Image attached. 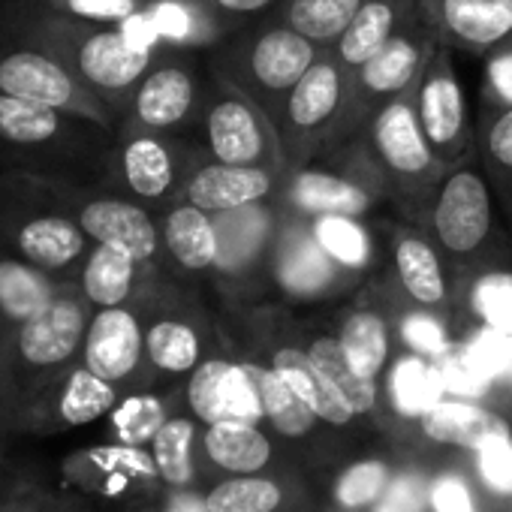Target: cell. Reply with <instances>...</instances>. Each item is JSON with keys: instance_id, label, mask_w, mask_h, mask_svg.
<instances>
[{"instance_id": "54", "label": "cell", "mask_w": 512, "mask_h": 512, "mask_svg": "<svg viewBox=\"0 0 512 512\" xmlns=\"http://www.w3.org/2000/svg\"><path fill=\"white\" fill-rule=\"evenodd\" d=\"M440 380H443V389H452V392H461V395H479L485 389V377H479L464 359H449L440 371Z\"/></svg>"}, {"instance_id": "57", "label": "cell", "mask_w": 512, "mask_h": 512, "mask_svg": "<svg viewBox=\"0 0 512 512\" xmlns=\"http://www.w3.org/2000/svg\"><path fill=\"white\" fill-rule=\"evenodd\" d=\"M0 473H4V467H0ZM0 500H4V497H0Z\"/></svg>"}, {"instance_id": "50", "label": "cell", "mask_w": 512, "mask_h": 512, "mask_svg": "<svg viewBox=\"0 0 512 512\" xmlns=\"http://www.w3.org/2000/svg\"><path fill=\"white\" fill-rule=\"evenodd\" d=\"M199 4L229 37L232 31H238L244 25H253V22L272 16L281 7V0H199Z\"/></svg>"}, {"instance_id": "2", "label": "cell", "mask_w": 512, "mask_h": 512, "mask_svg": "<svg viewBox=\"0 0 512 512\" xmlns=\"http://www.w3.org/2000/svg\"><path fill=\"white\" fill-rule=\"evenodd\" d=\"M91 314V302L73 284L49 311L0 338V431H16L43 386L79 362Z\"/></svg>"}, {"instance_id": "13", "label": "cell", "mask_w": 512, "mask_h": 512, "mask_svg": "<svg viewBox=\"0 0 512 512\" xmlns=\"http://www.w3.org/2000/svg\"><path fill=\"white\" fill-rule=\"evenodd\" d=\"M190 52L196 49H181L169 43L160 46V55L127 100L121 127L154 133H181L187 127H196L208 91L199 82Z\"/></svg>"}, {"instance_id": "19", "label": "cell", "mask_w": 512, "mask_h": 512, "mask_svg": "<svg viewBox=\"0 0 512 512\" xmlns=\"http://www.w3.org/2000/svg\"><path fill=\"white\" fill-rule=\"evenodd\" d=\"M386 275L392 287L419 308L443 314L452 305V284L458 275L425 223L404 217L392 226Z\"/></svg>"}, {"instance_id": "12", "label": "cell", "mask_w": 512, "mask_h": 512, "mask_svg": "<svg viewBox=\"0 0 512 512\" xmlns=\"http://www.w3.org/2000/svg\"><path fill=\"white\" fill-rule=\"evenodd\" d=\"M202 133V148L211 160L232 166H269L284 169L281 145L272 118L232 88L223 79H211V91L205 94L202 115L196 121Z\"/></svg>"}, {"instance_id": "44", "label": "cell", "mask_w": 512, "mask_h": 512, "mask_svg": "<svg viewBox=\"0 0 512 512\" xmlns=\"http://www.w3.org/2000/svg\"><path fill=\"white\" fill-rule=\"evenodd\" d=\"M22 7H37L82 22L130 25L151 7V0H22Z\"/></svg>"}, {"instance_id": "42", "label": "cell", "mask_w": 512, "mask_h": 512, "mask_svg": "<svg viewBox=\"0 0 512 512\" xmlns=\"http://www.w3.org/2000/svg\"><path fill=\"white\" fill-rule=\"evenodd\" d=\"M389 392L404 416H422L437 401H443V380L422 356H404L395 362L389 377Z\"/></svg>"}, {"instance_id": "48", "label": "cell", "mask_w": 512, "mask_h": 512, "mask_svg": "<svg viewBox=\"0 0 512 512\" xmlns=\"http://www.w3.org/2000/svg\"><path fill=\"white\" fill-rule=\"evenodd\" d=\"M461 359L485 380L512 374V338L497 329H485L467 344Z\"/></svg>"}, {"instance_id": "30", "label": "cell", "mask_w": 512, "mask_h": 512, "mask_svg": "<svg viewBox=\"0 0 512 512\" xmlns=\"http://www.w3.org/2000/svg\"><path fill=\"white\" fill-rule=\"evenodd\" d=\"M64 476L100 497H118L130 485L157 479V464L151 449L127 446V443H103L85 452H76L64 461Z\"/></svg>"}, {"instance_id": "34", "label": "cell", "mask_w": 512, "mask_h": 512, "mask_svg": "<svg viewBox=\"0 0 512 512\" xmlns=\"http://www.w3.org/2000/svg\"><path fill=\"white\" fill-rule=\"evenodd\" d=\"M422 428L437 443H455L470 449L482 446L497 434H509L500 416L467 401H437L431 410L422 413Z\"/></svg>"}, {"instance_id": "3", "label": "cell", "mask_w": 512, "mask_h": 512, "mask_svg": "<svg viewBox=\"0 0 512 512\" xmlns=\"http://www.w3.org/2000/svg\"><path fill=\"white\" fill-rule=\"evenodd\" d=\"M323 52L326 49L305 34L275 16H266L223 37L214 49H208V58L211 76L238 88L275 124L287 97Z\"/></svg>"}, {"instance_id": "36", "label": "cell", "mask_w": 512, "mask_h": 512, "mask_svg": "<svg viewBox=\"0 0 512 512\" xmlns=\"http://www.w3.org/2000/svg\"><path fill=\"white\" fill-rule=\"evenodd\" d=\"M476 148L485 163V178L491 193L500 196L503 208L512 217V109L482 106Z\"/></svg>"}, {"instance_id": "7", "label": "cell", "mask_w": 512, "mask_h": 512, "mask_svg": "<svg viewBox=\"0 0 512 512\" xmlns=\"http://www.w3.org/2000/svg\"><path fill=\"white\" fill-rule=\"evenodd\" d=\"M350 85L353 73L329 49L299 79L275 121L284 172L308 166L332 151L350 103Z\"/></svg>"}, {"instance_id": "22", "label": "cell", "mask_w": 512, "mask_h": 512, "mask_svg": "<svg viewBox=\"0 0 512 512\" xmlns=\"http://www.w3.org/2000/svg\"><path fill=\"white\" fill-rule=\"evenodd\" d=\"M278 208L284 214L314 220L326 214H359L368 217L377 202H383L377 193H371L362 181H356L350 172L338 166L308 163L299 169L284 172L278 196Z\"/></svg>"}, {"instance_id": "24", "label": "cell", "mask_w": 512, "mask_h": 512, "mask_svg": "<svg viewBox=\"0 0 512 512\" xmlns=\"http://www.w3.org/2000/svg\"><path fill=\"white\" fill-rule=\"evenodd\" d=\"M419 7L452 52L482 58L512 34V0H419Z\"/></svg>"}, {"instance_id": "11", "label": "cell", "mask_w": 512, "mask_h": 512, "mask_svg": "<svg viewBox=\"0 0 512 512\" xmlns=\"http://www.w3.org/2000/svg\"><path fill=\"white\" fill-rule=\"evenodd\" d=\"M0 94L58 106L103 127L106 133H118L121 127V115L109 103L88 91L55 55L25 37L0 40Z\"/></svg>"}, {"instance_id": "21", "label": "cell", "mask_w": 512, "mask_h": 512, "mask_svg": "<svg viewBox=\"0 0 512 512\" xmlns=\"http://www.w3.org/2000/svg\"><path fill=\"white\" fill-rule=\"evenodd\" d=\"M187 407L190 413L205 422H250L256 425L266 419L260 389L253 383V374L247 368V359H229V356H208L187 374Z\"/></svg>"}, {"instance_id": "40", "label": "cell", "mask_w": 512, "mask_h": 512, "mask_svg": "<svg viewBox=\"0 0 512 512\" xmlns=\"http://www.w3.org/2000/svg\"><path fill=\"white\" fill-rule=\"evenodd\" d=\"M106 419H109V434L115 443L151 446V440L169 419V410H166V398L154 392L127 389Z\"/></svg>"}, {"instance_id": "9", "label": "cell", "mask_w": 512, "mask_h": 512, "mask_svg": "<svg viewBox=\"0 0 512 512\" xmlns=\"http://www.w3.org/2000/svg\"><path fill=\"white\" fill-rule=\"evenodd\" d=\"M202 157L205 148L184 142L178 133L121 127L112 154V175L118 193L151 211H163L181 199V190Z\"/></svg>"}, {"instance_id": "49", "label": "cell", "mask_w": 512, "mask_h": 512, "mask_svg": "<svg viewBox=\"0 0 512 512\" xmlns=\"http://www.w3.org/2000/svg\"><path fill=\"white\" fill-rule=\"evenodd\" d=\"M386 485H389V470H386V464H380V461H362V464L350 467V470L341 476L335 494H338L341 506L356 509V506H365V503L380 500V494L386 491Z\"/></svg>"}, {"instance_id": "52", "label": "cell", "mask_w": 512, "mask_h": 512, "mask_svg": "<svg viewBox=\"0 0 512 512\" xmlns=\"http://www.w3.org/2000/svg\"><path fill=\"white\" fill-rule=\"evenodd\" d=\"M425 509V485L419 476H398L386 485L374 512H422Z\"/></svg>"}, {"instance_id": "20", "label": "cell", "mask_w": 512, "mask_h": 512, "mask_svg": "<svg viewBox=\"0 0 512 512\" xmlns=\"http://www.w3.org/2000/svg\"><path fill=\"white\" fill-rule=\"evenodd\" d=\"M79 362L124 392L148 380L151 368L145 353V320L139 302L94 308Z\"/></svg>"}, {"instance_id": "29", "label": "cell", "mask_w": 512, "mask_h": 512, "mask_svg": "<svg viewBox=\"0 0 512 512\" xmlns=\"http://www.w3.org/2000/svg\"><path fill=\"white\" fill-rule=\"evenodd\" d=\"M157 272L163 269L142 263L136 253L121 244H94L79 266L76 284L91 308H115L139 302Z\"/></svg>"}, {"instance_id": "27", "label": "cell", "mask_w": 512, "mask_h": 512, "mask_svg": "<svg viewBox=\"0 0 512 512\" xmlns=\"http://www.w3.org/2000/svg\"><path fill=\"white\" fill-rule=\"evenodd\" d=\"M76 281L58 278L0 241V338L49 311Z\"/></svg>"}, {"instance_id": "47", "label": "cell", "mask_w": 512, "mask_h": 512, "mask_svg": "<svg viewBox=\"0 0 512 512\" xmlns=\"http://www.w3.org/2000/svg\"><path fill=\"white\" fill-rule=\"evenodd\" d=\"M479 100L491 109H512V34L482 55Z\"/></svg>"}, {"instance_id": "55", "label": "cell", "mask_w": 512, "mask_h": 512, "mask_svg": "<svg viewBox=\"0 0 512 512\" xmlns=\"http://www.w3.org/2000/svg\"><path fill=\"white\" fill-rule=\"evenodd\" d=\"M0 512H64V506H58L49 494H31L0 500Z\"/></svg>"}, {"instance_id": "41", "label": "cell", "mask_w": 512, "mask_h": 512, "mask_svg": "<svg viewBox=\"0 0 512 512\" xmlns=\"http://www.w3.org/2000/svg\"><path fill=\"white\" fill-rule=\"evenodd\" d=\"M458 284H467L476 317L488 329H497L512 338V272L494 263L464 275Z\"/></svg>"}, {"instance_id": "33", "label": "cell", "mask_w": 512, "mask_h": 512, "mask_svg": "<svg viewBox=\"0 0 512 512\" xmlns=\"http://www.w3.org/2000/svg\"><path fill=\"white\" fill-rule=\"evenodd\" d=\"M296 392L299 398L317 413V419L329 425H350L356 416L353 407L344 401V395L335 389V383L323 374V368L308 356L305 344H272V362H269Z\"/></svg>"}, {"instance_id": "46", "label": "cell", "mask_w": 512, "mask_h": 512, "mask_svg": "<svg viewBox=\"0 0 512 512\" xmlns=\"http://www.w3.org/2000/svg\"><path fill=\"white\" fill-rule=\"evenodd\" d=\"M395 326H398L401 341L413 353L428 356V359H443L449 353V335H446V326L437 311H428V308H419L410 302V308L401 314V320Z\"/></svg>"}, {"instance_id": "6", "label": "cell", "mask_w": 512, "mask_h": 512, "mask_svg": "<svg viewBox=\"0 0 512 512\" xmlns=\"http://www.w3.org/2000/svg\"><path fill=\"white\" fill-rule=\"evenodd\" d=\"M491 184L473 160L452 166L428 208L425 226L443 247L458 281L470 272L500 263L497 226L491 211Z\"/></svg>"}, {"instance_id": "28", "label": "cell", "mask_w": 512, "mask_h": 512, "mask_svg": "<svg viewBox=\"0 0 512 512\" xmlns=\"http://www.w3.org/2000/svg\"><path fill=\"white\" fill-rule=\"evenodd\" d=\"M380 299H383L380 275H371L362 296L341 311L338 332H335L350 365L368 380H377L383 374L392 353V335L398 332V326L380 308Z\"/></svg>"}, {"instance_id": "45", "label": "cell", "mask_w": 512, "mask_h": 512, "mask_svg": "<svg viewBox=\"0 0 512 512\" xmlns=\"http://www.w3.org/2000/svg\"><path fill=\"white\" fill-rule=\"evenodd\" d=\"M281 503V491L269 479H226L208 491L205 506L211 512H272Z\"/></svg>"}, {"instance_id": "43", "label": "cell", "mask_w": 512, "mask_h": 512, "mask_svg": "<svg viewBox=\"0 0 512 512\" xmlns=\"http://www.w3.org/2000/svg\"><path fill=\"white\" fill-rule=\"evenodd\" d=\"M193 440H196V422L187 416H169L157 437L151 440V455L157 464V473L169 485H187L193 479Z\"/></svg>"}, {"instance_id": "23", "label": "cell", "mask_w": 512, "mask_h": 512, "mask_svg": "<svg viewBox=\"0 0 512 512\" xmlns=\"http://www.w3.org/2000/svg\"><path fill=\"white\" fill-rule=\"evenodd\" d=\"M163 272L175 281H211L217 266V223L214 214L193 202H172L157 211Z\"/></svg>"}, {"instance_id": "25", "label": "cell", "mask_w": 512, "mask_h": 512, "mask_svg": "<svg viewBox=\"0 0 512 512\" xmlns=\"http://www.w3.org/2000/svg\"><path fill=\"white\" fill-rule=\"evenodd\" d=\"M284 169H269V166H232V163H220L211 160L208 154L196 163V169L190 172L181 199L193 202L211 214L220 211H232L241 205H253V202H269L278 196ZM178 199V202H181Z\"/></svg>"}, {"instance_id": "16", "label": "cell", "mask_w": 512, "mask_h": 512, "mask_svg": "<svg viewBox=\"0 0 512 512\" xmlns=\"http://www.w3.org/2000/svg\"><path fill=\"white\" fill-rule=\"evenodd\" d=\"M452 55L455 52L440 43L413 91L422 133L446 166H458L476 154V130L467 115V97L458 82Z\"/></svg>"}, {"instance_id": "35", "label": "cell", "mask_w": 512, "mask_h": 512, "mask_svg": "<svg viewBox=\"0 0 512 512\" xmlns=\"http://www.w3.org/2000/svg\"><path fill=\"white\" fill-rule=\"evenodd\" d=\"M365 4L368 0H281V7L272 16L317 46L329 49Z\"/></svg>"}, {"instance_id": "32", "label": "cell", "mask_w": 512, "mask_h": 512, "mask_svg": "<svg viewBox=\"0 0 512 512\" xmlns=\"http://www.w3.org/2000/svg\"><path fill=\"white\" fill-rule=\"evenodd\" d=\"M308 223H311V232L320 241V247L344 272H350L359 281H368L371 275H377V269L383 263V244L368 217L326 214V217H314Z\"/></svg>"}, {"instance_id": "53", "label": "cell", "mask_w": 512, "mask_h": 512, "mask_svg": "<svg viewBox=\"0 0 512 512\" xmlns=\"http://www.w3.org/2000/svg\"><path fill=\"white\" fill-rule=\"evenodd\" d=\"M431 506H434V512H476L473 497H470L464 479H458V476H440L431 485Z\"/></svg>"}, {"instance_id": "37", "label": "cell", "mask_w": 512, "mask_h": 512, "mask_svg": "<svg viewBox=\"0 0 512 512\" xmlns=\"http://www.w3.org/2000/svg\"><path fill=\"white\" fill-rule=\"evenodd\" d=\"M305 350L323 368V374L335 383V389L344 395V401L353 407L356 416L359 413H368L374 407V401H377V380L362 377L350 365V359H347L338 335H329V332H320V329H308Z\"/></svg>"}, {"instance_id": "14", "label": "cell", "mask_w": 512, "mask_h": 512, "mask_svg": "<svg viewBox=\"0 0 512 512\" xmlns=\"http://www.w3.org/2000/svg\"><path fill=\"white\" fill-rule=\"evenodd\" d=\"M217 223V266L211 281L229 296H253L272 287V250L281 226L275 199L253 202L214 214Z\"/></svg>"}, {"instance_id": "10", "label": "cell", "mask_w": 512, "mask_h": 512, "mask_svg": "<svg viewBox=\"0 0 512 512\" xmlns=\"http://www.w3.org/2000/svg\"><path fill=\"white\" fill-rule=\"evenodd\" d=\"M37 175L43 187L76 217V223L88 232L94 244H121L130 253H136L142 263L163 269L157 211L145 208L142 202L118 190H94L46 172Z\"/></svg>"}, {"instance_id": "51", "label": "cell", "mask_w": 512, "mask_h": 512, "mask_svg": "<svg viewBox=\"0 0 512 512\" xmlns=\"http://www.w3.org/2000/svg\"><path fill=\"white\" fill-rule=\"evenodd\" d=\"M476 464L488 488L500 494H512V437L497 434L476 446Z\"/></svg>"}, {"instance_id": "26", "label": "cell", "mask_w": 512, "mask_h": 512, "mask_svg": "<svg viewBox=\"0 0 512 512\" xmlns=\"http://www.w3.org/2000/svg\"><path fill=\"white\" fill-rule=\"evenodd\" d=\"M91 127L97 124L73 112H64L58 106L0 94V142H7L19 151L40 154V151L76 148Z\"/></svg>"}, {"instance_id": "5", "label": "cell", "mask_w": 512, "mask_h": 512, "mask_svg": "<svg viewBox=\"0 0 512 512\" xmlns=\"http://www.w3.org/2000/svg\"><path fill=\"white\" fill-rule=\"evenodd\" d=\"M413 91L386 103L359 136L383 178L386 199L395 202L407 220L425 223L428 208L452 166H446L428 145L416 118Z\"/></svg>"}, {"instance_id": "31", "label": "cell", "mask_w": 512, "mask_h": 512, "mask_svg": "<svg viewBox=\"0 0 512 512\" xmlns=\"http://www.w3.org/2000/svg\"><path fill=\"white\" fill-rule=\"evenodd\" d=\"M422 16L419 0H368L329 52L353 73L374 58L401 28Z\"/></svg>"}, {"instance_id": "17", "label": "cell", "mask_w": 512, "mask_h": 512, "mask_svg": "<svg viewBox=\"0 0 512 512\" xmlns=\"http://www.w3.org/2000/svg\"><path fill=\"white\" fill-rule=\"evenodd\" d=\"M362 281L344 272L320 247L311 223L281 211L272 250V287L287 302H326L356 290Z\"/></svg>"}, {"instance_id": "18", "label": "cell", "mask_w": 512, "mask_h": 512, "mask_svg": "<svg viewBox=\"0 0 512 512\" xmlns=\"http://www.w3.org/2000/svg\"><path fill=\"white\" fill-rule=\"evenodd\" d=\"M124 389L97 377L88 365L76 362L61 371L43 392L25 407L16 422V434H58L91 425L112 413Z\"/></svg>"}, {"instance_id": "38", "label": "cell", "mask_w": 512, "mask_h": 512, "mask_svg": "<svg viewBox=\"0 0 512 512\" xmlns=\"http://www.w3.org/2000/svg\"><path fill=\"white\" fill-rule=\"evenodd\" d=\"M205 452L214 464L238 473L260 470L272 458L269 437L250 422H214L205 431Z\"/></svg>"}, {"instance_id": "15", "label": "cell", "mask_w": 512, "mask_h": 512, "mask_svg": "<svg viewBox=\"0 0 512 512\" xmlns=\"http://www.w3.org/2000/svg\"><path fill=\"white\" fill-rule=\"evenodd\" d=\"M145 320V353L151 374H190L205 359V317L199 305L175 287V278L157 272L139 296Z\"/></svg>"}, {"instance_id": "56", "label": "cell", "mask_w": 512, "mask_h": 512, "mask_svg": "<svg viewBox=\"0 0 512 512\" xmlns=\"http://www.w3.org/2000/svg\"><path fill=\"white\" fill-rule=\"evenodd\" d=\"M169 512H211V509L205 506V500H199L193 494H175L169 500Z\"/></svg>"}, {"instance_id": "8", "label": "cell", "mask_w": 512, "mask_h": 512, "mask_svg": "<svg viewBox=\"0 0 512 512\" xmlns=\"http://www.w3.org/2000/svg\"><path fill=\"white\" fill-rule=\"evenodd\" d=\"M437 46H440L437 31L428 25L425 16H416L374 58H368L359 70H353L350 103H347V112L335 133L332 151L341 148L344 142L356 139L386 103L413 91Z\"/></svg>"}, {"instance_id": "4", "label": "cell", "mask_w": 512, "mask_h": 512, "mask_svg": "<svg viewBox=\"0 0 512 512\" xmlns=\"http://www.w3.org/2000/svg\"><path fill=\"white\" fill-rule=\"evenodd\" d=\"M0 241L40 269L73 281L94 247L76 217L43 187L40 175L25 169L0 175Z\"/></svg>"}, {"instance_id": "39", "label": "cell", "mask_w": 512, "mask_h": 512, "mask_svg": "<svg viewBox=\"0 0 512 512\" xmlns=\"http://www.w3.org/2000/svg\"><path fill=\"white\" fill-rule=\"evenodd\" d=\"M247 368L253 374L256 389H260V401H263L266 419L281 434H290V437L308 434L311 425L317 422V413L299 398V392L272 365H260V362H250L247 359Z\"/></svg>"}, {"instance_id": "1", "label": "cell", "mask_w": 512, "mask_h": 512, "mask_svg": "<svg viewBox=\"0 0 512 512\" xmlns=\"http://www.w3.org/2000/svg\"><path fill=\"white\" fill-rule=\"evenodd\" d=\"M13 34L55 55L88 91H94L118 115H124L133 88L148 73L163 46H145L133 40L124 25L82 22L22 4L13 22Z\"/></svg>"}]
</instances>
